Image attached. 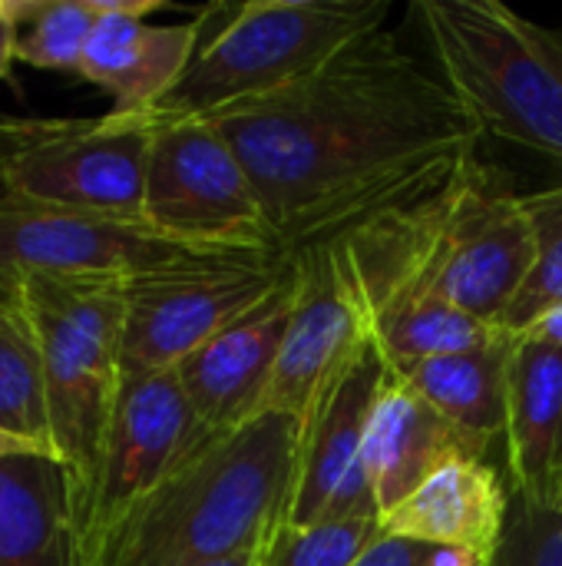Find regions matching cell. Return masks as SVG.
Listing matches in <instances>:
<instances>
[{
	"label": "cell",
	"instance_id": "7c38bea8",
	"mask_svg": "<svg viewBox=\"0 0 562 566\" xmlns=\"http://www.w3.org/2000/svg\"><path fill=\"white\" fill-rule=\"evenodd\" d=\"M195 245L142 219L0 196V282L30 275H129Z\"/></svg>",
	"mask_w": 562,
	"mask_h": 566
},
{
	"label": "cell",
	"instance_id": "277c9868",
	"mask_svg": "<svg viewBox=\"0 0 562 566\" xmlns=\"http://www.w3.org/2000/svg\"><path fill=\"white\" fill-rule=\"evenodd\" d=\"M414 20L484 136L562 169V33L497 0H417Z\"/></svg>",
	"mask_w": 562,
	"mask_h": 566
},
{
	"label": "cell",
	"instance_id": "484cf974",
	"mask_svg": "<svg viewBox=\"0 0 562 566\" xmlns=\"http://www.w3.org/2000/svg\"><path fill=\"white\" fill-rule=\"evenodd\" d=\"M490 566H562V504L537 507L510 491V514Z\"/></svg>",
	"mask_w": 562,
	"mask_h": 566
},
{
	"label": "cell",
	"instance_id": "52a82bcc",
	"mask_svg": "<svg viewBox=\"0 0 562 566\" xmlns=\"http://www.w3.org/2000/svg\"><path fill=\"white\" fill-rule=\"evenodd\" d=\"M298 272L291 249H185L123 279V378L172 371Z\"/></svg>",
	"mask_w": 562,
	"mask_h": 566
},
{
	"label": "cell",
	"instance_id": "d4e9b609",
	"mask_svg": "<svg viewBox=\"0 0 562 566\" xmlns=\"http://www.w3.org/2000/svg\"><path fill=\"white\" fill-rule=\"evenodd\" d=\"M381 537L378 517L328 521L315 527L282 524L262 547L258 566H351Z\"/></svg>",
	"mask_w": 562,
	"mask_h": 566
},
{
	"label": "cell",
	"instance_id": "cb8c5ba5",
	"mask_svg": "<svg viewBox=\"0 0 562 566\" xmlns=\"http://www.w3.org/2000/svg\"><path fill=\"white\" fill-rule=\"evenodd\" d=\"M103 17V0H43L26 33L17 36V60L40 70H79V56L93 27Z\"/></svg>",
	"mask_w": 562,
	"mask_h": 566
},
{
	"label": "cell",
	"instance_id": "8992f818",
	"mask_svg": "<svg viewBox=\"0 0 562 566\" xmlns=\"http://www.w3.org/2000/svg\"><path fill=\"white\" fill-rule=\"evenodd\" d=\"M384 0H258L199 17V46L179 83L152 106L156 119L212 116L282 90L361 33L381 30Z\"/></svg>",
	"mask_w": 562,
	"mask_h": 566
},
{
	"label": "cell",
	"instance_id": "f1b7e54d",
	"mask_svg": "<svg viewBox=\"0 0 562 566\" xmlns=\"http://www.w3.org/2000/svg\"><path fill=\"white\" fill-rule=\"evenodd\" d=\"M17 36H20V23L0 20V80H10V66L17 60Z\"/></svg>",
	"mask_w": 562,
	"mask_h": 566
},
{
	"label": "cell",
	"instance_id": "8fae6325",
	"mask_svg": "<svg viewBox=\"0 0 562 566\" xmlns=\"http://www.w3.org/2000/svg\"><path fill=\"white\" fill-rule=\"evenodd\" d=\"M388 365L368 335L301 418L288 527L378 517L364 474V431ZM381 521V517H378Z\"/></svg>",
	"mask_w": 562,
	"mask_h": 566
},
{
	"label": "cell",
	"instance_id": "7402d4cb",
	"mask_svg": "<svg viewBox=\"0 0 562 566\" xmlns=\"http://www.w3.org/2000/svg\"><path fill=\"white\" fill-rule=\"evenodd\" d=\"M0 428L50 448L40 352L20 289L0 282Z\"/></svg>",
	"mask_w": 562,
	"mask_h": 566
},
{
	"label": "cell",
	"instance_id": "603a6c76",
	"mask_svg": "<svg viewBox=\"0 0 562 566\" xmlns=\"http://www.w3.org/2000/svg\"><path fill=\"white\" fill-rule=\"evenodd\" d=\"M523 199L537 232V259L503 315L507 335H523L562 308V186L527 192Z\"/></svg>",
	"mask_w": 562,
	"mask_h": 566
},
{
	"label": "cell",
	"instance_id": "4fadbf2b",
	"mask_svg": "<svg viewBox=\"0 0 562 566\" xmlns=\"http://www.w3.org/2000/svg\"><path fill=\"white\" fill-rule=\"evenodd\" d=\"M295 255L298 298L262 401V415L275 411L301 421L325 385L348 365L371 332L331 245L311 242L295 249Z\"/></svg>",
	"mask_w": 562,
	"mask_h": 566
},
{
	"label": "cell",
	"instance_id": "1f68e13d",
	"mask_svg": "<svg viewBox=\"0 0 562 566\" xmlns=\"http://www.w3.org/2000/svg\"><path fill=\"white\" fill-rule=\"evenodd\" d=\"M265 547V544H262ZM262 547H255V551H245V554H235V557H225V560H215V564H205V566H258L262 560Z\"/></svg>",
	"mask_w": 562,
	"mask_h": 566
},
{
	"label": "cell",
	"instance_id": "9c48e42d",
	"mask_svg": "<svg viewBox=\"0 0 562 566\" xmlns=\"http://www.w3.org/2000/svg\"><path fill=\"white\" fill-rule=\"evenodd\" d=\"M142 219L195 249H285L238 153L202 116L156 119Z\"/></svg>",
	"mask_w": 562,
	"mask_h": 566
},
{
	"label": "cell",
	"instance_id": "d6a6232c",
	"mask_svg": "<svg viewBox=\"0 0 562 566\" xmlns=\"http://www.w3.org/2000/svg\"><path fill=\"white\" fill-rule=\"evenodd\" d=\"M73 551H76V547H73ZM76 566H79V557H76Z\"/></svg>",
	"mask_w": 562,
	"mask_h": 566
},
{
	"label": "cell",
	"instance_id": "30bf717a",
	"mask_svg": "<svg viewBox=\"0 0 562 566\" xmlns=\"http://www.w3.org/2000/svg\"><path fill=\"white\" fill-rule=\"evenodd\" d=\"M199 444L176 368L123 378L89 491L73 511V547L93 554Z\"/></svg>",
	"mask_w": 562,
	"mask_h": 566
},
{
	"label": "cell",
	"instance_id": "4dcf8cb0",
	"mask_svg": "<svg viewBox=\"0 0 562 566\" xmlns=\"http://www.w3.org/2000/svg\"><path fill=\"white\" fill-rule=\"evenodd\" d=\"M530 332H537V335H543V338L562 345V308H556L553 315H547V318H543L540 325H533Z\"/></svg>",
	"mask_w": 562,
	"mask_h": 566
},
{
	"label": "cell",
	"instance_id": "83f0119b",
	"mask_svg": "<svg viewBox=\"0 0 562 566\" xmlns=\"http://www.w3.org/2000/svg\"><path fill=\"white\" fill-rule=\"evenodd\" d=\"M17 454H46V458L56 461L53 448H46V444H40V441H33V438H23V434H13V431L0 428V458H17ZM56 464H60V461H56Z\"/></svg>",
	"mask_w": 562,
	"mask_h": 566
},
{
	"label": "cell",
	"instance_id": "9a60e30c",
	"mask_svg": "<svg viewBox=\"0 0 562 566\" xmlns=\"http://www.w3.org/2000/svg\"><path fill=\"white\" fill-rule=\"evenodd\" d=\"M156 10H162L159 0H103V17L86 40L76 76L99 86L113 99V113H152L192 63L199 20L146 23Z\"/></svg>",
	"mask_w": 562,
	"mask_h": 566
},
{
	"label": "cell",
	"instance_id": "e0dca14e",
	"mask_svg": "<svg viewBox=\"0 0 562 566\" xmlns=\"http://www.w3.org/2000/svg\"><path fill=\"white\" fill-rule=\"evenodd\" d=\"M460 458L484 454L444 415H437L407 381L388 371L364 431V474L371 484L378 517L384 521L431 474Z\"/></svg>",
	"mask_w": 562,
	"mask_h": 566
},
{
	"label": "cell",
	"instance_id": "ac0fdd59",
	"mask_svg": "<svg viewBox=\"0 0 562 566\" xmlns=\"http://www.w3.org/2000/svg\"><path fill=\"white\" fill-rule=\"evenodd\" d=\"M510 514V484L484 458H460L431 474L381 531L427 547H457L490 560Z\"/></svg>",
	"mask_w": 562,
	"mask_h": 566
},
{
	"label": "cell",
	"instance_id": "44dd1931",
	"mask_svg": "<svg viewBox=\"0 0 562 566\" xmlns=\"http://www.w3.org/2000/svg\"><path fill=\"white\" fill-rule=\"evenodd\" d=\"M368 332L391 371H407L421 361L487 348L507 332L474 318L441 298H401L368 315Z\"/></svg>",
	"mask_w": 562,
	"mask_h": 566
},
{
	"label": "cell",
	"instance_id": "ba28073f",
	"mask_svg": "<svg viewBox=\"0 0 562 566\" xmlns=\"http://www.w3.org/2000/svg\"><path fill=\"white\" fill-rule=\"evenodd\" d=\"M152 136V113L0 116V196L142 219Z\"/></svg>",
	"mask_w": 562,
	"mask_h": 566
},
{
	"label": "cell",
	"instance_id": "f546056e",
	"mask_svg": "<svg viewBox=\"0 0 562 566\" xmlns=\"http://www.w3.org/2000/svg\"><path fill=\"white\" fill-rule=\"evenodd\" d=\"M427 566H490V560H484L470 551H457V547H434Z\"/></svg>",
	"mask_w": 562,
	"mask_h": 566
},
{
	"label": "cell",
	"instance_id": "d6986e66",
	"mask_svg": "<svg viewBox=\"0 0 562 566\" xmlns=\"http://www.w3.org/2000/svg\"><path fill=\"white\" fill-rule=\"evenodd\" d=\"M0 566H76L66 471L46 454L0 458Z\"/></svg>",
	"mask_w": 562,
	"mask_h": 566
},
{
	"label": "cell",
	"instance_id": "ffe728a7",
	"mask_svg": "<svg viewBox=\"0 0 562 566\" xmlns=\"http://www.w3.org/2000/svg\"><path fill=\"white\" fill-rule=\"evenodd\" d=\"M513 335L460 355L421 361L394 371L437 415H444L480 454L507 434V365ZM391 371V368H388Z\"/></svg>",
	"mask_w": 562,
	"mask_h": 566
},
{
	"label": "cell",
	"instance_id": "5bb4252c",
	"mask_svg": "<svg viewBox=\"0 0 562 566\" xmlns=\"http://www.w3.org/2000/svg\"><path fill=\"white\" fill-rule=\"evenodd\" d=\"M295 298L298 272L262 308L219 332L176 368L202 441L222 438L262 415V401L282 355Z\"/></svg>",
	"mask_w": 562,
	"mask_h": 566
},
{
	"label": "cell",
	"instance_id": "2e32d148",
	"mask_svg": "<svg viewBox=\"0 0 562 566\" xmlns=\"http://www.w3.org/2000/svg\"><path fill=\"white\" fill-rule=\"evenodd\" d=\"M510 491L537 507L562 504V345L523 332L507 365Z\"/></svg>",
	"mask_w": 562,
	"mask_h": 566
},
{
	"label": "cell",
	"instance_id": "7a4b0ae2",
	"mask_svg": "<svg viewBox=\"0 0 562 566\" xmlns=\"http://www.w3.org/2000/svg\"><path fill=\"white\" fill-rule=\"evenodd\" d=\"M321 242L331 245L364 318L401 298H441L503 328L537 259L527 199L480 153L424 192Z\"/></svg>",
	"mask_w": 562,
	"mask_h": 566
},
{
	"label": "cell",
	"instance_id": "4316f807",
	"mask_svg": "<svg viewBox=\"0 0 562 566\" xmlns=\"http://www.w3.org/2000/svg\"><path fill=\"white\" fill-rule=\"evenodd\" d=\"M431 551L434 547H427V544L404 541V537H391V534L381 531V537L351 566H427Z\"/></svg>",
	"mask_w": 562,
	"mask_h": 566
},
{
	"label": "cell",
	"instance_id": "5b68a950",
	"mask_svg": "<svg viewBox=\"0 0 562 566\" xmlns=\"http://www.w3.org/2000/svg\"><path fill=\"white\" fill-rule=\"evenodd\" d=\"M123 279L30 275L17 282L40 352L46 434L66 471L70 514L89 491L123 388Z\"/></svg>",
	"mask_w": 562,
	"mask_h": 566
},
{
	"label": "cell",
	"instance_id": "3957f363",
	"mask_svg": "<svg viewBox=\"0 0 562 566\" xmlns=\"http://www.w3.org/2000/svg\"><path fill=\"white\" fill-rule=\"evenodd\" d=\"M301 421L265 411L202 441L79 566H205L262 547L288 514Z\"/></svg>",
	"mask_w": 562,
	"mask_h": 566
},
{
	"label": "cell",
	"instance_id": "6da1fadb",
	"mask_svg": "<svg viewBox=\"0 0 562 566\" xmlns=\"http://www.w3.org/2000/svg\"><path fill=\"white\" fill-rule=\"evenodd\" d=\"M202 119L232 143L291 252L424 192L484 139L450 86L384 27Z\"/></svg>",
	"mask_w": 562,
	"mask_h": 566
}]
</instances>
